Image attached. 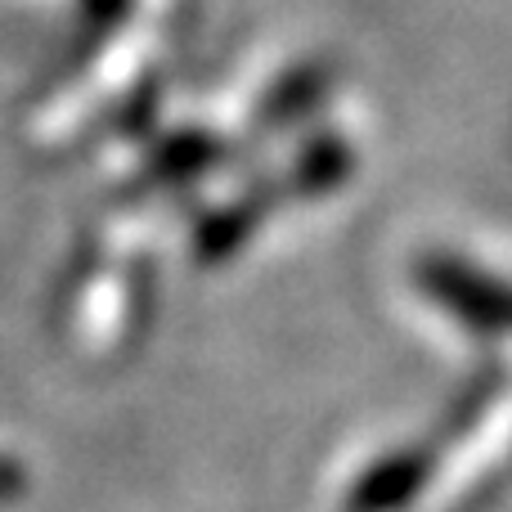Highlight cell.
Returning a JSON list of instances; mask_svg holds the SVG:
<instances>
[{"mask_svg":"<svg viewBox=\"0 0 512 512\" xmlns=\"http://www.w3.org/2000/svg\"><path fill=\"white\" fill-rule=\"evenodd\" d=\"M423 288L472 333H512V279H499V274L481 270L472 261H459V256H432L423 265Z\"/></svg>","mask_w":512,"mask_h":512,"instance_id":"obj_1","label":"cell"},{"mask_svg":"<svg viewBox=\"0 0 512 512\" xmlns=\"http://www.w3.org/2000/svg\"><path fill=\"white\" fill-rule=\"evenodd\" d=\"M328 86V72L319 68V63H301V68H292L288 77L279 81V86L270 90V99H265V108H270V122H292V117H301L310 104H315L319 95H324Z\"/></svg>","mask_w":512,"mask_h":512,"instance_id":"obj_2","label":"cell"}]
</instances>
